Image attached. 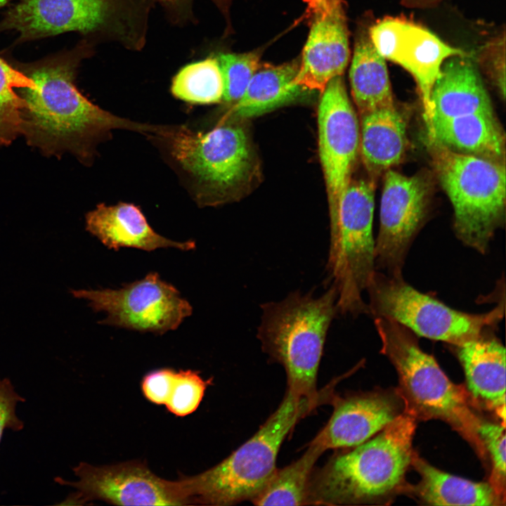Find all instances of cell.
<instances>
[{
	"label": "cell",
	"instance_id": "34",
	"mask_svg": "<svg viewBox=\"0 0 506 506\" xmlns=\"http://www.w3.org/2000/svg\"><path fill=\"white\" fill-rule=\"evenodd\" d=\"M307 4L306 16L309 20L324 16L344 6L343 0H303Z\"/></svg>",
	"mask_w": 506,
	"mask_h": 506
},
{
	"label": "cell",
	"instance_id": "36",
	"mask_svg": "<svg viewBox=\"0 0 506 506\" xmlns=\"http://www.w3.org/2000/svg\"><path fill=\"white\" fill-rule=\"evenodd\" d=\"M162 2L167 3V4H176L178 2H180L183 0H160ZM221 10V11L223 12L224 14L228 13V8L231 6V3L233 0H212Z\"/></svg>",
	"mask_w": 506,
	"mask_h": 506
},
{
	"label": "cell",
	"instance_id": "30",
	"mask_svg": "<svg viewBox=\"0 0 506 506\" xmlns=\"http://www.w3.org/2000/svg\"><path fill=\"white\" fill-rule=\"evenodd\" d=\"M472 58L495 86L500 96L505 94V32L493 37L481 46Z\"/></svg>",
	"mask_w": 506,
	"mask_h": 506
},
{
	"label": "cell",
	"instance_id": "14",
	"mask_svg": "<svg viewBox=\"0 0 506 506\" xmlns=\"http://www.w3.org/2000/svg\"><path fill=\"white\" fill-rule=\"evenodd\" d=\"M111 11V0H20L2 26L16 30L23 39L70 31L86 33L102 27Z\"/></svg>",
	"mask_w": 506,
	"mask_h": 506
},
{
	"label": "cell",
	"instance_id": "23",
	"mask_svg": "<svg viewBox=\"0 0 506 506\" xmlns=\"http://www.w3.org/2000/svg\"><path fill=\"white\" fill-rule=\"evenodd\" d=\"M371 17L366 16L358 28L349 70L351 91L360 115L395 105L386 60L370 38Z\"/></svg>",
	"mask_w": 506,
	"mask_h": 506
},
{
	"label": "cell",
	"instance_id": "7",
	"mask_svg": "<svg viewBox=\"0 0 506 506\" xmlns=\"http://www.w3.org/2000/svg\"><path fill=\"white\" fill-rule=\"evenodd\" d=\"M382 352L394 365L406 398L415 413L442 419L476 436L479 420L469 408L462 390L446 375L435 358L420 347L416 335L390 318H374Z\"/></svg>",
	"mask_w": 506,
	"mask_h": 506
},
{
	"label": "cell",
	"instance_id": "1",
	"mask_svg": "<svg viewBox=\"0 0 506 506\" xmlns=\"http://www.w3.org/2000/svg\"><path fill=\"white\" fill-rule=\"evenodd\" d=\"M32 85L17 89L23 100L21 134L44 155L70 152L84 163L98 141L113 129L155 135L160 125L117 117L84 96L74 84L73 62L56 59L30 67Z\"/></svg>",
	"mask_w": 506,
	"mask_h": 506
},
{
	"label": "cell",
	"instance_id": "19",
	"mask_svg": "<svg viewBox=\"0 0 506 506\" xmlns=\"http://www.w3.org/2000/svg\"><path fill=\"white\" fill-rule=\"evenodd\" d=\"M86 230L110 249L134 247L153 251L162 247L190 250L194 241L183 242L167 239L149 225L141 209L131 203L98 205L86 216Z\"/></svg>",
	"mask_w": 506,
	"mask_h": 506
},
{
	"label": "cell",
	"instance_id": "22",
	"mask_svg": "<svg viewBox=\"0 0 506 506\" xmlns=\"http://www.w3.org/2000/svg\"><path fill=\"white\" fill-rule=\"evenodd\" d=\"M429 140L453 150L505 162V142L495 115L472 114L434 118Z\"/></svg>",
	"mask_w": 506,
	"mask_h": 506
},
{
	"label": "cell",
	"instance_id": "16",
	"mask_svg": "<svg viewBox=\"0 0 506 506\" xmlns=\"http://www.w3.org/2000/svg\"><path fill=\"white\" fill-rule=\"evenodd\" d=\"M330 401L331 417L311 441L325 450L358 446L399 415L394 401L382 394L332 396Z\"/></svg>",
	"mask_w": 506,
	"mask_h": 506
},
{
	"label": "cell",
	"instance_id": "21",
	"mask_svg": "<svg viewBox=\"0 0 506 506\" xmlns=\"http://www.w3.org/2000/svg\"><path fill=\"white\" fill-rule=\"evenodd\" d=\"M299 66V59L276 65H261L242 96L231 105L219 123L258 117L309 93L310 91L294 83Z\"/></svg>",
	"mask_w": 506,
	"mask_h": 506
},
{
	"label": "cell",
	"instance_id": "20",
	"mask_svg": "<svg viewBox=\"0 0 506 506\" xmlns=\"http://www.w3.org/2000/svg\"><path fill=\"white\" fill-rule=\"evenodd\" d=\"M359 152L369 179L375 181L403 160L407 147V121L396 106L361 115Z\"/></svg>",
	"mask_w": 506,
	"mask_h": 506
},
{
	"label": "cell",
	"instance_id": "25",
	"mask_svg": "<svg viewBox=\"0 0 506 506\" xmlns=\"http://www.w3.org/2000/svg\"><path fill=\"white\" fill-rule=\"evenodd\" d=\"M325 451L311 441L296 461L276 469L262 490L251 500L255 505H309V488L314 465Z\"/></svg>",
	"mask_w": 506,
	"mask_h": 506
},
{
	"label": "cell",
	"instance_id": "29",
	"mask_svg": "<svg viewBox=\"0 0 506 506\" xmlns=\"http://www.w3.org/2000/svg\"><path fill=\"white\" fill-rule=\"evenodd\" d=\"M210 381L204 380L198 372L176 371L170 393L165 403L167 410L176 416L183 417L194 412L200 405Z\"/></svg>",
	"mask_w": 506,
	"mask_h": 506
},
{
	"label": "cell",
	"instance_id": "15",
	"mask_svg": "<svg viewBox=\"0 0 506 506\" xmlns=\"http://www.w3.org/2000/svg\"><path fill=\"white\" fill-rule=\"evenodd\" d=\"M310 20L309 33L294 83L322 93L327 83L342 76L348 65L349 33L344 6Z\"/></svg>",
	"mask_w": 506,
	"mask_h": 506
},
{
	"label": "cell",
	"instance_id": "27",
	"mask_svg": "<svg viewBox=\"0 0 506 506\" xmlns=\"http://www.w3.org/2000/svg\"><path fill=\"white\" fill-rule=\"evenodd\" d=\"M32 85L25 74L0 58V146L10 145L21 134L23 100L17 89Z\"/></svg>",
	"mask_w": 506,
	"mask_h": 506
},
{
	"label": "cell",
	"instance_id": "26",
	"mask_svg": "<svg viewBox=\"0 0 506 506\" xmlns=\"http://www.w3.org/2000/svg\"><path fill=\"white\" fill-rule=\"evenodd\" d=\"M171 90L175 97L190 103L221 102L224 86L217 58H207L184 66L174 77Z\"/></svg>",
	"mask_w": 506,
	"mask_h": 506
},
{
	"label": "cell",
	"instance_id": "6",
	"mask_svg": "<svg viewBox=\"0 0 506 506\" xmlns=\"http://www.w3.org/2000/svg\"><path fill=\"white\" fill-rule=\"evenodd\" d=\"M438 179L453 208L455 236L484 254L505 222V164L449 149L429 140Z\"/></svg>",
	"mask_w": 506,
	"mask_h": 506
},
{
	"label": "cell",
	"instance_id": "9",
	"mask_svg": "<svg viewBox=\"0 0 506 506\" xmlns=\"http://www.w3.org/2000/svg\"><path fill=\"white\" fill-rule=\"evenodd\" d=\"M96 311H105L100 324L162 334L176 329L192 313L190 303L158 273L124 285L118 290H72Z\"/></svg>",
	"mask_w": 506,
	"mask_h": 506
},
{
	"label": "cell",
	"instance_id": "31",
	"mask_svg": "<svg viewBox=\"0 0 506 506\" xmlns=\"http://www.w3.org/2000/svg\"><path fill=\"white\" fill-rule=\"evenodd\" d=\"M476 433L488 451L495 477L500 481L505 477V427L491 422L479 420Z\"/></svg>",
	"mask_w": 506,
	"mask_h": 506
},
{
	"label": "cell",
	"instance_id": "12",
	"mask_svg": "<svg viewBox=\"0 0 506 506\" xmlns=\"http://www.w3.org/2000/svg\"><path fill=\"white\" fill-rule=\"evenodd\" d=\"M371 41L378 53L408 72L415 81L429 127L433 117L432 93L443 63L468 53L445 43L427 27L405 17L387 16L372 22Z\"/></svg>",
	"mask_w": 506,
	"mask_h": 506
},
{
	"label": "cell",
	"instance_id": "33",
	"mask_svg": "<svg viewBox=\"0 0 506 506\" xmlns=\"http://www.w3.org/2000/svg\"><path fill=\"white\" fill-rule=\"evenodd\" d=\"M175 370L164 368L152 371L143 377L141 383L142 391L150 402L157 405H165L171 387Z\"/></svg>",
	"mask_w": 506,
	"mask_h": 506
},
{
	"label": "cell",
	"instance_id": "13",
	"mask_svg": "<svg viewBox=\"0 0 506 506\" xmlns=\"http://www.w3.org/2000/svg\"><path fill=\"white\" fill-rule=\"evenodd\" d=\"M318 126L330 219L352 180L359 153V124L342 76L332 79L321 93Z\"/></svg>",
	"mask_w": 506,
	"mask_h": 506
},
{
	"label": "cell",
	"instance_id": "18",
	"mask_svg": "<svg viewBox=\"0 0 506 506\" xmlns=\"http://www.w3.org/2000/svg\"><path fill=\"white\" fill-rule=\"evenodd\" d=\"M432 119L495 114L480 71L469 53L445 60L432 89Z\"/></svg>",
	"mask_w": 506,
	"mask_h": 506
},
{
	"label": "cell",
	"instance_id": "3",
	"mask_svg": "<svg viewBox=\"0 0 506 506\" xmlns=\"http://www.w3.org/2000/svg\"><path fill=\"white\" fill-rule=\"evenodd\" d=\"M412 415H398L372 439L333 455L312 473L309 505L365 503L394 491L413 460Z\"/></svg>",
	"mask_w": 506,
	"mask_h": 506
},
{
	"label": "cell",
	"instance_id": "32",
	"mask_svg": "<svg viewBox=\"0 0 506 506\" xmlns=\"http://www.w3.org/2000/svg\"><path fill=\"white\" fill-rule=\"evenodd\" d=\"M25 401L14 389L8 378H0V443L6 429L20 431L23 429V422L15 414L18 402Z\"/></svg>",
	"mask_w": 506,
	"mask_h": 506
},
{
	"label": "cell",
	"instance_id": "35",
	"mask_svg": "<svg viewBox=\"0 0 506 506\" xmlns=\"http://www.w3.org/2000/svg\"><path fill=\"white\" fill-rule=\"evenodd\" d=\"M443 0H400V4L408 8L427 9L438 6Z\"/></svg>",
	"mask_w": 506,
	"mask_h": 506
},
{
	"label": "cell",
	"instance_id": "24",
	"mask_svg": "<svg viewBox=\"0 0 506 506\" xmlns=\"http://www.w3.org/2000/svg\"><path fill=\"white\" fill-rule=\"evenodd\" d=\"M413 461L422 478L419 494L427 504L476 506L498 504V494L491 484L453 476L419 458H414Z\"/></svg>",
	"mask_w": 506,
	"mask_h": 506
},
{
	"label": "cell",
	"instance_id": "37",
	"mask_svg": "<svg viewBox=\"0 0 506 506\" xmlns=\"http://www.w3.org/2000/svg\"><path fill=\"white\" fill-rule=\"evenodd\" d=\"M10 0H0V8L8 3Z\"/></svg>",
	"mask_w": 506,
	"mask_h": 506
},
{
	"label": "cell",
	"instance_id": "4",
	"mask_svg": "<svg viewBox=\"0 0 506 506\" xmlns=\"http://www.w3.org/2000/svg\"><path fill=\"white\" fill-rule=\"evenodd\" d=\"M328 396L310 399L287 390L259 430L228 457L199 474L181 477L193 504L231 505L252 500L276 470L281 445L296 424Z\"/></svg>",
	"mask_w": 506,
	"mask_h": 506
},
{
	"label": "cell",
	"instance_id": "2",
	"mask_svg": "<svg viewBox=\"0 0 506 506\" xmlns=\"http://www.w3.org/2000/svg\"><path fill=\"white\" fill-rule=\"evenodd\" d=\"M337 295L330 287L321 295L296 290L278 301L261 305L257 337L264 353L280 364L287 390L310 399L323 396L317 375L330 325L338 313Z\"/></svg>",
	"mask_w": 506,
	"mask_h": 506
},
{
	"label": "cell",
	"instance_id": "11",
	"mask_svg": "<svg viewBox=\"0 0 506 506\" xmlns=\"http://www.w3.org/2000/svg\"><path fill=\"white\" fill-rule=\"evenodd\" d=\"M77 481L57 477L56 481L77 489L73 504L100 500L119 505H185L193 504L181 479L159 477L143 462H126L110 466L80 462L73 468Z\"/></svg>",
	"mask_w": 506,
	"mask_h": 506
},
{
	"label": "cell",
	"instance_id": "28",
	"mask_svg": "<svg viewBox=\"0 0 506 506\" xmlns=\"http://www.w3.org/2000/svg\"><path fill=\"white\" fill-rule=\"evenodd\" d=\"M260 56L259 51L219 55L224 86L222 101L231 105L240 99L260 66Z\"/></svg>",
	"mask_w": 506,
	"mask_h": 506
},
{
	"label": "cell",
	"instance_id": "8",
	"mask_svg": "<svg viewBox=\"0 0 506 506\" xmlns=\"http://www.w3.org/2000/svg\"><path fill=\"white\" fill-rule=\"evenodd\" d=\"M368 314L394 320L425 338L457 345L495 328L504 317L505 299L490 311L453 309L406 283L402 275L375 271L366 289Z\"/></svg>",
	"mask_w": 506,
	"mask_h": 506
},
{
	"label": "cell",
	"instance_id": "10",
	"mask_svg": "<svg viewBox=\"0 0 506 506\" xmlns=\"http://www.w3.org/2000/svg\"><path fill=\"white\" fill-rule=\"evenodd\" d=\"M432 188L426 172L410 176L392 169L384 173L375 240V271L402 275L408 251L429 216Z\"/></svg>",
	"mask_w": 506,
	"mask_h": 506
},
{
	"label": "cell",
	"instance_id": "5",
	"mask_svg": "<svg viewBox=\"0 0 506 506\" xmlns=\"http://www.w3.org/2000/svg\"><path fill=\"white\" fill-rule=\"evenodd\" d=\"M195 185L202 205L235 200L259 178V164L246 131L235 122L207 132L162 126L156 135Z\"/></svg>",
	"mask_w": 506,
	"mask_h": 506
},
{
	"label": "cell",
	"instance_id": "17",
	"mask_svg": "<svg viewBox=\"0 0 506 506\" xmlns=\"http://www.w3.org/2000/svg\"><path fill=\"white\" fill-rule=\"evenodd\" d=\"M494 329L453 346L471 395L484 406L495 409L505 421V349L493 332Z\"/></svg>",
	"mask_w": 506,
	"mask_h": 506
}]
</instances>
